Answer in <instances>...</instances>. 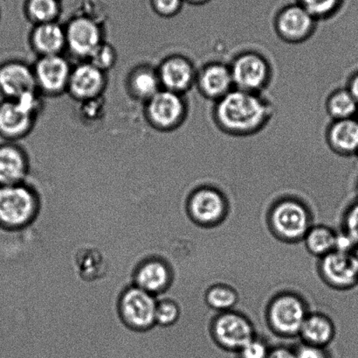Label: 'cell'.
Here are the masks:
<instances>
[{
    "instance_id": "6da1fadb",
    "label": "cell",
    "mask_w": 358,
    "mask_h": 358,
    "mask_svg": "<svg viewBox=\"0 0 358 358\" xmlns=\"http://www.w3.org/2000/svg\"><path fill=\"white\" fill-rule=\"evenodd\" d=\"M272 115V104L259 93L237 89L217 101L214 108L217 126L234 136H248L261 131Z\"/></svg>"
},
{
    "instance_id": "7a4b0ae2",
    "label": "cell",
    "mask_w": 358,
    "mask_h": 358,
    "mask_svg": "<svg viewBox=\"0 0 358 358\" xmlns=\"http://www.w3.org/2000/svg\"><path fill=\"white\" fill-rule=\"evenodd\" d=\"M38 209V193L27 182L0 186V229H24L36 219Z\"/></svg>"
},
{
    "instance_id": "3957f363",
    "label": "cell",
    "mask_w": 358,
    "mask_h": 358,
    "mask_svg": "<svg viewBox=\"0 0 358 358\" xmlns=\"http://www.w3.org/2000/svg\"><path fill=\"white\" fill-rule=\"evenodd\" d=\"M40 94L0 101V138L5 142L16 143L26 138L34 129L41 105Z\"/></svg>"
},
{
    "instance_id": "277c9868",
    "label": "cell",
    "mask_w": 358,
    "mask_h": 358,
    "mask_svg": "<svg viewBox=\"0 0 358 358\" xmlns=\"http://www.w3.org/2000/svg\"><path fill=\"white\" fill-rule=\"evenodd\" d=\"M187 114V106L182 95L161 89L145 103L147 122L154 129L171 132L182 124Z\"/></svg>"
},
{
    "instance_id": "5b68a950",
    "label": "cell",
    "mask_w": 358,
    "mask_h": 358,
    "mask_svg": "<svg viewBox=\"0 0 358 358\" xmlns=\"http://www.w3.org/2000/svg\"><path fill=\"white\" fill-rule=\"evenodd\" d=\"M66 50L80 61H87L103 42V30L94 16L82 13L73 17L65 26Z\"/></svg>"
},
{
    "instance_id": "8992f818",
    "label": "cell",
    "mask_w": 358,
    "mask_h": 358,
    "mask_svg": "<svg viewBox=\"0 0 358 358\" xmlns=\"http://www.w3.org/2000/svg\"><path fill=\"white\" fill-rule=\"evenodd\" d=\"M234 89L259 93L271 78V68L264 56L248 51L238 55L229 65Z\"/></svg>"
},
{
    "instance_id": "52a82bcc",
    "label": "cell",
    "mask_w": 358,
    "mask_h": 358,
    "mask_svg": "<svg viewBox=\"0 0 358 358\" xmlns=\"http://www.w3.org/2000/svg\"><path fill=\"white\" fill-rule=\"evenodd\" d=\"M157 305L156 296L134 285L122 294L119 311L129 328L147 331L156 324Z\"/></svg>"
},
{
    "instance_id": "ba28073f",
    "label": "cell",
    "mask_w": 358,
    "mask_h": 358,
    "mask_svg": "<svg viewBox=\"0 0 358 358\" xmlns=\"http://www.w3.org/2000/svg\"><path fill=\"white\" fill-rule=\"evenodd\" d=\"M72 69L63 55L38 57L33 70L38 92L48 97H58L66 92Z\"/></svg>"
},
{
    "instance_id": "9c48e42d",
    "label": "cell",
    "mask_w": 358,
    "mask_h": 358,
    "mask_svg": "<svg viewBox=\"0 0 358 358\" xmlns=\"http://www.w3.org/2000/svg\"><path fill=\"white\" fill-rule=\"evenodd\" d=\"M273 230L280 237L297 240L305 237L310 230V217L306 208L294 200L277 203L271 213Z\"/></svg>"
},
{
    "instance_id": "30bf717a",
    "label": "cell",
    "mask_w": 358,
    "mask_h": 358,
    "mask_svg": "<svg viewBox=\"0 0 358 358\" xmlns=\"http://www.w3.org/2000/svg\"><path fill=\"white\" fill-rule=\"evenodd\" d=\"M37 92L33 66L20 60H8L0 63V97L2 99L17 100Z\"/></svg>"
},
{
    "instance_id": "8fae6325",
    "label": "cell",
    "mask_w": 358,
    "mask_h": 358,
    "mask_svg": "<svg viewBox=\"0 0 358 358\" xmlns=\"http://www.w3.org/2000/svg\"><path fill=\"white\" fill-rule=\"evenodd\" d=\"M317 21L299 4H287L276 14V33L283 41L297 43L306 41L314 33Z\"/></svg>"
},
{
    "instance_id": "7c38bea8",
    "label": "cell",
    "mask_w": 358,
    "mask_h": 358,
    "mask_svg": "<svg viewBox=\"0 0 358 358\" xmlns=\"http://www.w3.org/2000/svg\"><path fill=\"white\" fill-rule=\"evenodd\" d=\"M306 308L300 298L292 294H282L270 305L268 318L275 331L285 336L299 334L306 320Z\"/></svg>"
},
{
    "instance_id": "4fadbf2b",
    "label": "cell",
    "mask_w": 358,
    "mask_h": 358,
    "mask_svg": "<svg viewBox=\"0 0 358 358\" xmlns=\"http://www.w3.org/2000/svg\"><path fill=\"white\" fill-rule=\"evenodd\" d=\"M106 85V73L83 61L73 67L66 92L77 101L90 102L100 97Z\"/></svg>"
},
{
    "instance_id": "5bb4252c",
    "label": "cell",
    "mask_w": 358,
    "mask_h": 358,
    "mask_svg": "<svg viewBox=\"0 0 358 358\" xmlns=\"http://www.w3.org/2000/svg\"><path fill=\"white\" fill-rule=\"evenodd\" d=\"M215 339L224 349L238 350L255 338L250 322L242 315L226 312L216 319L213 324Z\"/></svg>"
},
{
    "instance_id": "9a60e30c",
    "label": "cell",
    "mask_w": 358,
    "mask_h": 358,
    "mask_svg": "<svg viewBox=\"0 0 358 358\" xmlns=\"http://www.w3.org/2000/svg\"><path fill=\"white\" fill-rule=\"evenodd\" d=\"M157 70L162 89L180 95L194 85L198 72L193 63L180 55L167 56Z\"/></svg>"
},
{
    "instance_id": "2e32d148",
    "label": "cell",
    "mask_w": 358,
    "mask_h": 358,
    "mask_svg": "<svg viewBox=\"0 0 358 358\" xmlns=\"http://www.w3.org/2000/svg\"><path fill=\"white\" fill-rule=\"evenodd\" d=\"M321 268L325 280L338 289H352L358 283V266L354 252H332L324 256Z\"/></svg>"
},
{
    "instance_id": "e0dca14e",
    "label": "cell",
    "mask_w": 358,
    "mask_h": 358,
    "mask_svg": "<svg viewBox=\"0 0 358 358\" xmlns=\"http://www.w3.org/2000/svg\"><path fill=\"white\" fill-rule=\"evenodd\" d=\"M196 87L202 96L219 101L234 89L229 65L210 62L196 72Z\"/></svg>"
},
{
    "instance_id": "ac0fdd59",
    "label": "cell",
    "mask_w": 358,
    "mask_h": 358,
    "mask_svg": "<svg viewBox=\"0 0 358 358\" xmlns=\"http://www.w3.org/2000/svg\"><path fill=\"white\" fill-rule=\"evenodd\" d=\"M226 201L216 189L201 188L189 196V216L199 223L213 224L220 221L226 212Z\"/></svg>"
},
{
    "instance_id": "d6986e66",
    "label": "cell",
    "mask_w": 358,
    "mask_h": 358,
    "mask_svg": "<svg viewBox=\"0 0 358 358\" xmlns=\"http://www.w3.org/2000/svg\"><path fill=\"white\" fill-rule=\"evenodd\" d=\"M29 168V160L22 147L13 142L0 144V186L24 184Z\"/></svg>"
},
{
    "instance_id": "ffe728a7",
    "label": "cell",
    "mask_w": 358,
    "mask_h": 358,
    "mask_svg": "<svg viewBox=\"0 0 358 358\" xmlns=\"http://www.w3.org/2000/svg\"><path fill=\"white\" fill-rule=\"evenodd\" d=\"M173 277V270L164 259L150 258L143 261L136 270L135 286L157 296L169 289Z\"/></svg>"
},
{
    "instance_id": "44dd1931",
    "label": "cell",
    "mask_w": 358,
    "mask_h": 358,
    "mask_svg": "<svg viewBox=\"0 0 358 358\" xmlns=\"http://www.w3.org/2000/svg\"><path fill=\"white\" fill-rule=\"evenodd\" d=\"M30 45L38 57L62 55L66 49L65 26L59 21L35 25L30 34Z\"/></svg>"
},
{
    "instance_id": "7402d4cb",
    "label": "cell",
    "mask_w": 358,
    "mask_h": 358,
    "mask_svg": "<svg viewBox=\"0 0 358 358\" xmlns=\"http://www.w3.org/2000/svg\"><path fill=\"white\" fill-rule=\"evenodd\" d=\"M329 147L343 156L358 154V121L357 118L333 121L327 131Z\"/></svg>"
},
{
    "instance_id": "603a6c76",
    "label": "cell",
    "mask_w": 358,
    "mask_h": 358,
    "mask_svg": "<svg viewBox=\"0 0 358 358\" xmlns=\"http://www.w3.org/2000/svg\"><path fill=\"white\" fill-rule=\"evenodd\" d=\"M127 87L131 96L143 104L162 89L157 68L145 64L131 70L128 76Z\"/></svg>"
},
{
    "instance_id": "cb8c5ba5",
    "label": "cell",
    "mask_w": 358,
    "mask_h": 358,
    "mask_svg": "<svg viewBox=\"0 0 358 358\" xmlns=\"http://www.w3.org/2000/svg\"><path fill=\"white\" fill-rule=\"evenodd\" d=\"M299 334L303 336L305 343L324 348L334 338L335 328L325 315L314 314L308 315Z\"/></svg>"
},
{
    "instance_id": "d4e9b609",
    "label": "cell",
    "mask_w": 358,
    "mask_h": 358,
    "mask_svg": "<svg viewBox=\"0 0 358 358\" xmlns=\"http://www.w3.org/2000/svg\"><path fill=\"white\" fill-rule=\"evenodd\" d=\"M62 12V0H24V16L34 26L55 22Z\"/></svg>"
},
{
    "instance_id": "484cf974",
    "label": "cell",
    "mask_w": 358,
    "mask_h": 358,
    "mask_svg": "<svg viewBox=\"0 0 358 358\" xmlns=\"http://www.w3.org/2000/svg\"><path fill=\"white\" fill-rule=\"evenodd\" d=\"M326 110L333 121L357 118L358 104L350 90L338 89L333 91L326 102Z\"/></svg>"
},
{
    "instance_id": "4316f807",
    "label": "cell",
    "mask_w": 358,
    "mask_h": 358,
    "mask_svg": "<svg viewBox=\"0 0 358 358\" xmlns=\"http://www.w3.org/2000/svg\"><path fill=\"white\" fill-rule=\"evenodd\" d=\"M336 234L327 227L312 228L305 236L308 250L315 255L326 256L335 251Z\"/></svg>"
},
{
    "instance_id": "83f0119b",
    "label": "cell",
    "mask_w": 358,
    "mask_h": 358,
    "mask_svg": "<svg viewBox=\"0 0 358 358\" xmlns=\"http://www.w3.org/2000/svg\"><path fill=\"white\" fill-rule=\"evenodd\" d=\"M238 301L237 293L231 287L217 285L210 287L206 294V303L213 310L227 311Z\"/></svg>"
},
{
    "instance_id": "f1b7e54d",
    "label": "cell",
    "mask_w": 358,
    "mask_h": 358,
    "mask_svg": "<svg viewBox=\"0 0 358 358\" xmlns=\"http://www.w3.org/2000/svg\"><path fill=\"white\" fill-rule=\"evenodd\" d=\"M156 324L170 327L176 324L180 318L181 310L176 301L171 298H156Z\"/></svg>"
},
{
    "instance_id": "f546056e",
    "label": "cell",
    "mask_w": 358,
    "mask_h": 358,
    "mask_svg": "<svg viewBox=\"0 0 358 358\" xmlns=\"http://www.w3.org/2000/svg\"><path fill=\"white\" fill-rule=\"evenodd\" d=\"M315 20L328 19L338 12L343 0H296Z\"/></svg>"
},
{
    "instance_id": "4dcf8cb0",
    "label": "cell",
    "mask_w": 358,
    "mask_h": 358,
    "mask_svg": "<svg viewBox=\"0 0 358 358\" xmlns=\"http://www.w3.org/2000/svg\"><path fill=\"white\" fill-rule=\"evenodd\" d=\"M117 52L113 46L103 41L87 61L101 71L107 73L117 64Z\"/></svg>"
},
{
    "instance_id": "1f68e13d",
    "label": "cell",
    "mask_w": 358,
    "mask_h": 358,
    "mask_svg": "<svg viewBox=\"0 0 358 358\" xmlns=\"http://www.w3.org/2000/svg\"><path fill=\"white\" fill-rule=\"evenodd\" d=\"M185 2L184 0H150L154 13L162 18H173L180 13Z\"/></svg>"
},
{
    "instance_id": "d6a6232c",
    "label": "cell",
    "mask_w": 358,
    "mask_h": 358,
    "mask_svg": "<svg viewBox=\"0 0 358 358\" xmlns=\"http://www.w3.org/2000/svg\"><path fill=\"white\" fill-rule=\"evenodd\" d=\"M238 352L240 358H266L269 350L264 343L254 338Z\"/></svg>"
},
{
    "instance_id": "836d02e7",
    "label": "cell",
    "mask_w": 358,
    "mask_h": 358,
    "mask_svg": "<svg viewBox=\"0 0 358 358\" xmlns=\"http://www.w3.org/2000/svg\"><path fill=\"white\" fill-rule=\"evenodd\" d=\"M345 233L355 242L358 247V202L354 203L346 213Z\"/></svg>"
},
{
    "instance_id": "e575fe53",
    "label": "cell",
    "mask_w": 358,
    "mask_h": 358,
    "mask_svg": "<svg viewBox=\"0 0 358 358\" xmlns=\"http://www.w3.org/2000/svg\"><path fill=\"white\" fill-rule=\"evenodd\" d=\"M296 358H328L327 354L322 347L308 345L304 343L298 348L296 352Z\"/></svg>"
},
{
    "instance_id": "d590c367",
    "label": "cell",
    "mask_w": 358,
    "mask_h": 358,
    "mask_svg": "<svg viewBox=\"0 0 358 358\" xmlns=\"http://www.w3.org/2000/svg\"><path fill=\"white\" fill-rule=\"evenodd\" d=\"M357 245L345 231L342 234L336 235L335 251L345 252V254H353L357 250Z\"/></svg>"
},
{
    "instance_id": "8d00e7d4",
    "label": "cell",
    "mask_w": 358,
    "mask_h": 358,
    "mask_svg": "<svg viewBox=\"0 0 358 358\" xmlns=\"http://www.w3.org/2000/svg\"><path fill=\"white\" fill-rule=\"evenodd\" d=\"M266 358H296V354L293 350L285 348V347H278L269 350L268 357Z\"/></svg>"
},
{
    "instance_id": "74e56055",
    "label": "cell",
    "mask_w": 358,
    "mask_h": 358,
    "mask_svg": "<svg viewBox=\"0 0 358 358\" xmlns=\"http://www.w3.org/2000/svg\"><path fill=\"white\" fill-rule=\"evenodd\" d=\"M347 89L352 94L358 104V71L350 76Z\"/></svg>"
},
{
    "instance_id": "f35d334b",
    "label": "cell",
    "mask_w": 358,
    "mask_h": 358,
    "mask_svg": "<svg viewBox=\"0 0 358 358\" xmlns=\"http://www.w3.org/2000/svg\"><path fill=\"white\" fill-rule=\"evenodd\" d=\"M185 4H189L192 6H203L208 4L212 0H184Z\"/></svg>"
},
{
    "instance_id": "ab89813d",
    "label": "cell",
    "mask_w": 358,
    "mask_h": 358,
    "mask_svg": "<svg viewBox=\"0 0 358 358\" xmlns=\"http://www.w3.org/2000/svg\"><path fill=\"white\" fill-rule=\"evenodd\" d=\"M354 255H355V257L357 259V266H358V247L357 248V250L355 252H354Z\"/></svg>"
},
{
    "instance_id": "60d3db41",
    "label": "cell",
    "mask_w": 358,
    "mask_h": 358,
    "mask_svg": "<svg viewBox=\"0 0 358 358\" xmlns=\"http://www.w3.org/2000/svg\"><path fill=\"white\" fill-rule=\"evenodd\" d=\"M357 121H358V114H357Z\"/></svg>"
},
{
    "instance_id": "b9f144b4",
    "label": "cell",
    "mask_w": 358,
    "mask_h": 358,
    "mask_svg": "<svg viewBox=\"0 0 358 358\" xmlns=\"http://www.w3.org/2000/svg\"><path fill=\"white\" fill-rule=\"evenodd\" d=\"M0 16H1V13H0Z\"/></svg>"
}]
</instances>
